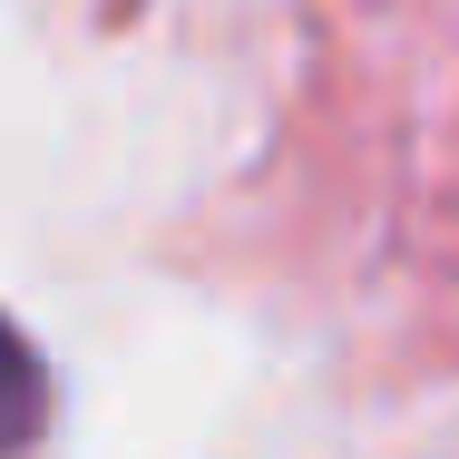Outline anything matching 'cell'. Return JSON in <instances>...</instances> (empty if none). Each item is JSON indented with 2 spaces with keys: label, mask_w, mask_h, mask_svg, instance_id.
<instances>
[{
  "label": "cell",
  "mask_w": 459,
  "mask_h": 459,
  "mask_svg": "<svg viewBox=\"0 0 459 459\" xmlns=\"http://www.w3.org/2000/svg\"><path fill=\"white\" fill-rule=\"evenodd\" d=\"M39 430V362H30V342L0 323V459L20 450Z\"/></svg>",
  "instance_id": "obj_1"
}]
</instances>
